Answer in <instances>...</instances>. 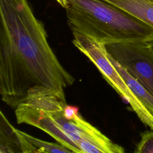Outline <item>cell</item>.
I'll list each match as a JSON object with an SVG mask.
<instances>
[{"label": "cell", "instance_id": "277c9868", "mask_svg": "<svg viewBox=\"0 0 153 153\" xmlns=\"http://www.w3.org/2000/svg\"><path fill=\"white\" fill-rule=\"evenodd\" d=\"M72 43L98 69L111 87L130 105L139 120L153 130V115L149 112L127 85L124 78L111 62L106 45L79 33H73Z\"/></svg>", "mask_w": 153, "mask_h": 153}, {"label": "cell", "instance_id": "ba28073f", "mask_svg": "<svg viewBox=\"0 0 153 153\" xmlns=\"http://www.w3.org/2000/svg\"><path fill=\"white\" fill-rule=\"evenodd\" d=\"M108 54L111 62L121 75L133 93L144 106V107L150 112L152 115H153V95L136 78L132 76L127 71V70L117 60H115L109 53Z\"/></svg>", "mask_w": 153, "mask_h": 153}, {"label": "cell", "instance_id": "52a82bcc", "mask_svg": "<svg viewBox=\"0 0 153 153\" xmlns=\"http://www.w3.org/2000/svg\"><path fill=\"white\" fill-rule=\"evenodd\" d=\"M0 152L23 153L22 142L17 129L0 112Z\"/></svg>", "mask_w": 153, "mask_h": 153}, {"label": "cell", "instance_id": "3957f363", "mask_svg": "<svg viewBox=\"0 0 153 153\" xmlns=\"http://www.w3.org/2000/svg\"><path fill=\"white\" fill-rule=\"evenodd\" d=\"M65 9L72 33L105 45L145 41L153 37L152 27L104 0H68Z\"/></svg>", "mask_w": 153, "mask_h": 153}, {"label": "cell", "instance_id": "8fae6325", "mask_svg": "<svg viewBox=\"0 0 153 153\" xmlns=\"http://www.w3.org/2000/svg\"><path fill=\"white\" fill-rule=\"evenodd\" d=\"M62 7L65 8L67 6L68 0H56Z\"/></svg>", "mask_w": 153, "mask_h": 153}, {"label": "cell", "instance_id": "30bf717a", "mask_svg": "<svg viewBox=\"0 0 153 153\" xmlns=\"http://www.w3.org/2000/svg\"><path fill=\"white\" fill-rule=\"evenodd\" d=\"M135 153H153V130L140 133V140L134 149Z\"/></svg>", "mask_w": 153, "mask_h": 153}, {"label": "cell", "instance_id": "5b68a950", "mask_svg": "<svg viewBox=\"0 0 153 153\" xmlns=\"http://www.w3.org/2000/svg\"><path fill=\"white\" fill-rule=\"evenodd\" d=\"M108 53L153 95V52L145 41L106 45Z\"/></svg>", "mask_w": 153, "mask_h": 153}, {"label": "cell", "instance_id": "6da1fadb", "mask_svg": "<svg viewBox=\"0 0 153 153\" xmlns=\"http://www.w3.org/2000/svg\"><path fill=\"white\" fill-rule=\"evenodd\" d=\"M74 81L50 47L44 25L27 0H0L1 100L13 109L43 96L66 100L65 90Z\"/></svg>", "mask_w": 153, "mask_h": 153}, {"label": "cell", "instance_id": "9c48e42d", "mask_svg": "<svg viewBox=\"0 0 153 153\" xmlns=\"http://www.w3.org/2000/svg\"><path fill=\"white\" fill-rule=\"evenodd\" d=\"M20 133L28 141L30 146V153H69L72 152L69 149L59 143L47 142L36 138L23 131L20 130Z\"/></svg>", "mask_w": 153, "mask_h": 153}, {"label": "cell", "instance_id": "7c38bea8", "mask_svg": "<svg viewBox=\"0 0 153 153\" xmlns=\"http://www.w3.org/2000/svg\"><path fill=\"white\" fill-rule=\"evenodd\" d=\"M146 42L148 44V45H149V47L151 48V50H152V51L153 52V37L148 39L147 41H146Z\"/></svg>", "mask_w": 153, "mask_h": 153}, {"label": "cell", "instance_id": "7a4b0ae2", "mask_svg": "<svg viewBox=\"0 0 153 153\" xmlns=\"http://www.w3.org/2000/svg\"><path fill=\"white\" fill-rule=\"evenodd\" d=\"M66 100L56 96L36 97L19 104L15 109L18 124L35 127L75 153H114V143L79 113L72 119L64 114Z\"/></svg>", "mask_w": 153, "mask_h": 153}, {"label": "cell", "instance_id": "8992f818", "mask_svg": "<svg viewBox=\"0 0 153 153\" xmlns=\"http://www.w3.org/2000/svg\"><path fill=\"white\" fill-rule=\"evenodd\" d=\"M153 28V0H104Z\"/></svg>", "mask_w": 153, "mask_h": 153}]
</instances>
